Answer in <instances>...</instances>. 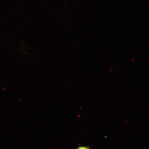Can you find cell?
<instances>
[{
	"instance_id": "cell-1",
	"label": "cell",
	"mask_w": 149,
	"mask_h": 149,
	"mask_svg": "<svg viewBox=\"0 0 149 149\" xmlns=\"http://www.w3.org/2000/svg\"><path fill=\"white\" fill-rule=\"evenodd\" d=\"M75 149H91L89 146H79Z\"/></svg>"
}]
</instances>
